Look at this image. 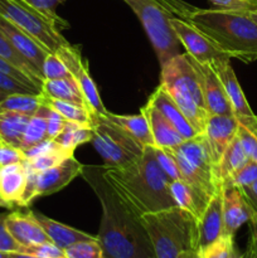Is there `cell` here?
Instances as JSON below:
<instances>
[{
    "instance_id": "6da1fadb",
    "label": "cell",
    "mask_w": 257,
    "mask_h": 258,
    "mask_svg": "<svg viewBox=\"0 0 257 258\" xmlns=\"http://www.w3.org/2000/svg\"><path fill=\"white\" fill-rule=\"evenodd\" d=\"M86 181L100 199V229L97 237L105 258H156L150 236L140 217L121 202L103 178L102 168L85 166Z\"/></svg>"
},
{
    "instance_id": "7a4b0ae2",
    "label": "cell",
    "mask_w": 257,
    "mask_h": 258,
    "mask_svg": "<svg viewBox=\"0 0 257 258\" xmlns=\"http://www.w3.org/2000/svg\"><path fill=\"white\" fill-rule=\"evenodd\" d=\"M102 174L121 202L139 217L176 207L169 189L170 180L156 160L155 146H146L126 165L102 166Z\"/></svg>"
},
{
    "instance_id": "3957f363",
    "label": "cell",
    "mask_w": 257,
    "mask_h": 258,
    "mask_svg": "<svg viewBox=\"0 0 257 258\" xmlns=\"http://www.w3.org/2000/svg\"><path fill=\"white\" fill-rule=\"evenodd\" d=\"M175 17L201 30L228 58L244 63L257 60V23L249 13L222 9H198L171 0Z\"/></svg>"
},
{
    "instance_id": "277c9868",
    "label": "cell",
    "mask_w": 257,
    "mask_h": 258,
    "mask_svg": "<svg viewBox=\"0 0 257 258\" xmlns=\"http://www.w3.org/2000/svg\"><path fill=\"white\" fill-rule=\"evenodd\" d=\"M156 258H183L197 249V219L179 207L140 217Z\"/></svg>"
},
{
    "instance_id": "5b68a950",
    "label": "cell",
    "mask_w": 257,
    "mask_h": 258,
    "mask_svg": "<svg viewBox=\"0 0 257 258\" xmlns=\"http://www.w3.org/2000/svg\"><path fill=\"white\" fill-rule=\"evenodd\" d=\"M189 122L199 134L206 128L208 112L201 83L188 53H180L161 67V82Z\"/></svg>"
},
{
    "instance_id": "8992f818",
    "label": "cell",
    "mask_w": 257,
    "mask_h": 258,
    "mask_svg": "<svg viewBox=\"0 0 257 258\" xmlns=\"http://www.w3.org/2000/svg\"><path fill=\"white\" fill-rule=\"evenodd\" d=\"M143 24L160 66L180 54V40L174 32L171 19L175 15L171 0H126Z\"/></svg>"
},
{
    "instance_id": "52a82bcc",
    "label": "cell",
    "mask_w": 257,
    "mask_h": 258,
    "mask_svg": "<svg viewBox=\"0 0 257 258\" xmlns=\"http://www.w3.org/2000/svg\"><path fill=\"white\" fill-rule=\"evenodd\" d=\"M168 150L173 155L183 180L189 185L211 198L222 188V183L216 176V166L212 161L203 134L184 140L180 145Z\"/></svg>"
},
{
    "instance_id": "ba28073f",
    "label": "cell",
    "mask_w": 257,
    "mask_h": 258,
    "mask_svg": "<svg viewBox=\"0 0 257 258\" xmlns=\"http://www.w3.org/2000/svg\"><path fill=\"white\" fill-rule=\"evenodd\" d=\"M92 127L93 138L91 143L103 159L105 168L126 165L141 155L145 149L105 115L93 113Z\"/></svg>"
},
{
    "instance_id": "9c48e42d",
    "label": "cell",
    "mask_w": 257,
    "mask_h": 258,
    "mask_svg": "<svg viewBox=\"0 0 257 258\" xmlns=\"http://www.w3.org/2000/svg\"><path fill=\"white\" fill-rule=\"evenodd\" d=\"M0 15L28 33L49 53L70 44L60 30L25 0H0Z\"/></svg>"
},
{
    "instance_id": "30bf717a",
    "label": "cell",
    "mask_w": 257,
    "mask_h": 258,
    "mask_svg": "<svg viewBox=\"0 0 257 258\" xmlns=\"http://www.w3.org/2000/svg\"><path fill=\"white\" fill-rule=\"evenodd\" d=\"M25 168V166H24ZM85 165L73 155L68 156L58 165L40 173L25 169L27 171V188L22 201V207H28L34 199L43 196L57 193L71 183L76 176L82 174Z\"/></svg>"
},
{
    "instance_id": "8fae6325",
    "label": "cell",
    "mask_w": 257,
    "mask_h": 258,
    "mask_svg": "<svg viewBox=\"0 0 257 258\" xmlns=\"http://www.w3.org/2000/svg\"><path fill=\"white\" fill-rule=\"evenodd\" d=\"M55 54L65 63L73 80L77 82L78 87H80L83 96H85L86 102H87L90 110L96 115H106L107 110H106L105 105L101 100L97 86H96L92 77H91L87 60L83 59L82 55H81L80 48L75 47L70 43L68 45L59 48L55 52Z\"/></svg>"
},
{
    "instance_id": "7c38bea8",
    "label": "cell",
    "mask_w": 257,
    "mask_h": 258,
    "mask_svg": "<svg viewBox=\"0 0 257 258\" xmlns=\"http://www.w3.org/2000/svg\"><path fill=\"white\" fill-rule=\"evenodd\" d=\"M213 70L218 75L222 85H223L226 95L231 102L234 117L238 120L241 125L248 128L252 134H257V116L254 115L252 108L249 107L246 100L241 85H239L237 76L229 63V58H221L211 63Z\"/></svg>"
},
{
    "instance_id": "4fadbf2b",
    "label": "cell",
    "mask_w": 257,
    "mask_h": 258,
    "mask_svg": "<svg viewBox=\"0 0 257 258\" xmlns=\"http://www.w3.org/2000/svg\"><path fill=\"white\" fill-rule=\"evenodd\" d=\"M174 32L178 35L181 45L185 48L186 53L199 63H212L216 59L228 58L226 54L217 49L216 45L194 25L181 18L174 17L171 19ZM231 59V58H229Z\"/></svg>"
},
{
    "instance_id": "5bb4252c",
    "label": "cell",
    "mask_w": 257,
    "mask_h": 258,
    "mask_svg": "<svg viewBox=\"0 0 257 258\" xmlns=\"http://www.w3.org/2000/svg\"><path fill=\"white\" fill-rule=\"evenodd\" d=\"M189 55V54H188ZM201 83L204 103L208 115H233L231 102L226 95L223 85L211 63H199L189 55Z\"/></svg>"
},
{
    "instance_id": "9a60e30c",
    "label": "cell",
    "mask_w": 257,
    "mask_h": 258,
    "mask_svg": "<svg viewBox=\"0 0 257 258\" xmlns=\"http://www.w3.org/2000/svg\"><path fill=\"white\" fill-rule=\"evenodd\" d=\"M238 127V120L232 115L208 116L203 135L214 166H217L226 149L236 138Z\"/></svg>"
},
{
    "instance_id": "2e32d148",
    "label": "cell",
    "mask_w": 257,
    "mask_h": 258,
    "mask_svg": "<svg viewBox=\"0 0 257 258\" xmlns=\"http://www.w3.org/2000/svg\"><path fill=\"white\" fill-rule=\"evenodd\" d=\"M0 32L9 39L13 47L34 67L37 75L44 82L43 63H44V59L49 54V52L44 47H42L34 38L30 37L28 33H25L24 30L20 29L19 27L13 24L12 22L5 19L2 15H0Z\"/></svg>"
},
{
    "instance_id": "e0dca14e",
    "label": "cell",
    "mask_w": 257,
    "mask_h": 258,
    "mask_svg": "<svg viewBox=\"0 0 257 258\" xmlns=\"http://www.w3.org/2000/svg\"><path fill=\"white\" fill-rule=\"evenodd\" d=\"M224 234L223 194L222 188L214 193L202 216L197 219V249L206 248Z\"/></svg>"
},
{
    "instance_id": "ac0fdd59",
    "label": "cell",
    "mask_w": 257,
    "mask_h": 258,
    "mask_svg": "<svg viewBox=\"0 0 257 258\" xmlns=\"http://www.w3.org/2000/svg\"><path fill=\"white\" fill-rule=\"evenodd\" d=\"M5 224L13 238L22 247L50 242L32 211L8 213Z\"/></svg>"
},
{
    "instance_id": "d6986e66",
    "label": "cell",
    "mask_w": 257,
    "mask_h": 258,
    "mask_svg": "<svg viewBox=\"0 0 257 258\" xmlns=\"http://www.w3.org/2000/svg\"><path fill=\"white\" fill-rule=\"evenodd\" d=\"M223 194V221L224 234L234 237L237 231L248 223L252 211L247 206L241 190L229 183H222Z\"/></svg>"
},
{
    "instance_id": "ffe728a7",
    "label": "cell",
    "mask_w": 257,
    "mask_h": 258,
    "mask_svg": "<svg viewBox=\"0 0 257 258\" xmlns=\"http://www.w3.org/2000/svg\"><path fill=\"white\" fill-rule=\"evenodd\" d=\"M148 102H150L176 128V131L185 140H189V139H193L197 135H199L198 131L194 128V126L184 116L179 106L176 105L175 101L169 95V92L163 85H159L158 88L151 93Z\"/></svg>"
},
{
    "instance_id": "44dd1931",
    "label": "cell",
    "mask_w": 257,
    "mask_h": 258,
    "mask_svg": "<svg viewBox=\"0 0 257 258\" xmlns=\"http://www.w3.org/2000/svg\"><path fill=\"white\" fill-rule=\"evenodd\" d=\"M27 188V171L22 163L0 166V196L9 209L22 207Z\"/></svg>"
},
{
    "instance_id": "7402d4cb",
    "label": "cell",
    "mask_w": 257,
    "mask_h": 258,
    "mask_svg": "<svg viewBox=\"0 0 257 258\" xmlns=\"http://www.w3.org/2000/svg\"><path fill=\"white\" fill-rule=\"evenodd\" d=\"M141 113L148 120L156 148L173 149L185 140L150 102H146V105L141 107Z\"/></svg>"
},
{
    "instance_id": "603a6c76",
    "label": "cell",
    "mask_w": 257,
    "mask_h": 258,
    "mask_svg": "<svg viewBox=\"0 0 257 258\" xmlns=\"http://www.w3.org/2000/svg\"><path fill=\"white\" fill-rule=\"evenodd\" d=\"M169 189L176 207L188 212L196 219H198L208 206L211 197L197 190L184 180H173L169 183Z\"/></svg>"
},
{
    "instance_id": "cb8c5ba5",
    "label": "cell",
    "mask_w": 257,
    "mask_h": 258,
    "mask_svg": "<svg viewBox=\"0 0 257 258\" xmlns=\"http://www.w3.org/2000/svg\"><path fill=\"white\" fill-rule=\"evenodd\" d=\"M33 213H34V217L39 222L42 228L44 229L49 241L57 247H59V248L65 249L68 246H71V244L76 243V242L96 238L95 236H91V234L85 233V232L78 231V229L72 228V227L59 223V222L54 221V219L48 218L44 214L38 213V212H33Z\"/></svg>"
},
{
    "instance_id": "d4e9b609",
    "label": "cell",
    "mask_w": 257,
    "mask_h": 258,
    "mask_svg": "<svg viewBox=\"0 0 257 258\" xmlns=\"http://www.w3.org/2000/svg\"><path fill=\"white\" fill-rule=\"evenodd\" d=\"M42 93H44L48 97L76 103V105L83 106L90 110L82 91L80 90L77 82L73 80L72 76L67 78H60V80H44L42 86Z\"/></svg>"
},
{
    "instance_id": "484cf974",
    "label": "cell",
    "mask_w": 257,
    "mask_h": 258,
    "mask_svg": "<svg viewBox=\"0 0 257 258\" xmlns=\"http://www.w3.org/2000/svg\"><path fill=\"white\" fill-rule=\"evenodd\" d=\"M106 117L120 126L133 139H135L144 148L146 146H155L148 120L143 113L140 115H116L112 112H106Z\"/></svg>"
},
{
    "instance_id": "4316f807",
    "label": "cell",
    "mask_w": 257,
    "mask_h": 258,
    "mask_svg": "<svg viewBox=\"0 0 257 258\" xmlns=\"http://www.w3.org/2000/svg\"><path fill=\"white\" fill-rule=\"evenodd\" d=\"M30 117L17 112H0V144L20 149Z\"/></svg>"
},
{
    "instance_id": "83f0119b",
    "label": "cell",
    "mask_w": 257,
    "mask_h": 258,
    "mask_svg": "<svg viewBox=\"0 0 257 258\" xmlns=\"http://www.w3.org/2000/svg\"><path fill=\"white\" fill-rule=\"evenodd\" d=\"M248 156H247L246 151L242 148V144L239 141V139L236 138L232 140V143L229 144L228 148L226 149V151L222 155L221 160L217 164L216 166V176L219 181H224L237 170V169L241 168L243 164H246L248 161Z\"/></svg>"
},
{
    "instance_id": "f1b7e54d",
    "label": "cell",
    "mask_w": 257,
    "mask_h": 258,
    "mask_svg": "<svg viewBox=\"0 0 257 258\" xmlns=\"http://www.w3.org/2000/svg\"><path fill=\"white\" fill-rule=\"evenodd\" d=\"M43 106L42 93H10L0 101V112H17L33 116Z\"/></svg>"
},
{
    "instance_id": "f546056e",
    "label": "cell",
    "mask_w": 257,
    "mask_h": 258,
    "mask_svg": "<svg viewBox=\"0 0 257 258\" xmlns=\"http://www.w3.org/2000/svg\"><path fill=\"white\" fill-rule=\"evenodd\" d=\"M43 105L53 108L57 111L60 116L71 122L80 123V125H88L92 126L93 123V112H91L87 107L76 105V103L66 102V101L55 100V98L48 97L44 93H42Z\"/></svg>"
},
{
    "instance_id": "4dcf8cb0",
    "label": "cell",
    "mask_w": 257,
    "mask_h": 258,
    "mask_svg": "<svg viewBox=\"0 0 257 258\" xmlns=\"http://www.w3.org/2000/svg\"><path fill=\"white\" fill-rule=\"evenodd\" d=\"M93 138V127L88 125H80L68 121L65 130L54 139L60 149L68 154L75 153L76 148L82 144L90 143Z\"/></svg>"
},
{
    "instance_id": "1f68e13d",
    "label": "cell",
    "mask_w": 257,
    "mask_h": 258,
    "mask_svg": "<svg viewBox=\"0 0 257 258\" xmlns=\"http://www.w3.org/2000/svg\"><path fill=\"white\" fill-rule=\"evenodd\" d=\"M45 115H47V106L43 105L37 111V113L29 118V122H28L27 127H25L24 135H23L22 146H20L22 150H27V149L47 140L48 128Z\"/></svg>"
},
{
    "instance_id": "d6a6232c",
    "label": "cell",
    "mask_w": 257,
    "mask_h": 258,
    "mask_svg": "<svg viewBox=\"0 0 257 258\" xmlns=\"http://www.w3.org/2000/svg\"><path fill=\"white\" fill-rule=\"evenodd\" d=\"M0 58H3L4 60L9 62L10 64H13L14 67H17L18 70H20L22 72H24L28 77L32 78L33 82L37 83L38 86L42 87L43 86V80L37 75L34 67L13 47L12 43L9 42L7 37L0 32Z\"/></svg>"
},
{
    "instance_id": "836d02e7",
    "label": "cell",
    "mask_w": 257,
    "mask_h": 258,
    "mask_svg": "<svg viewBox=\"0 0 257 258\" xmlns=\"http://www.w3.org/2000/svg\"><path fill=\"white\" fill-rule=\"evenodd\" d=\"M201 258H241L242 253L238 251L234 242V237L223 234L217 241L198 252Z\"/></svg>"
},
{
    "instance_id": "e575fe53",
    "label": "cell",
    "mask_w": 257,
    "mask_h": 258,
    "mask_svg": "<svg viewBox=\"0 0 257 258\" xmlns=\"http://www.w3.org/2000/svg\"><path fill=\"white\" fill-rule=\"evenodd\" d=\"M63 251L66 258H105L103 249L97 237L87 241L76 242Z\"/></svg>"
},
{
    "instance_id": "d590c367",
    "label": "cell",
    "mask_w": 257,
    "mask_h": 258,
    "mask_svg": "<svg viewBox=\"0 0 257 258\" xmlns=\"http://www.w3.org/2000/svg\"><path fill=\"white\" fill-rule=\"evenodd\" d=\"M25 2H27L30 7L34 8L35 10H38L40 14L44 15L45 18H48V19H49L59 30L68 27L67 22L60 19V18L58 17L57 12H55L58 5L65 3L66 0H25Z\"/></svg>"
},
{
    "instance_id": "8d00e7d4",
    "label": "cell",
    "mask_w": 257,
    "mask_h": 258,
    "mask_svg": "<svg viewBox=\"0 0 257 258\" xmlns=\"http://www.w3.org/2000/svg\"><path fill=\"white\" fill-rule=\"evenodd\" d=\"M71 155H73V154H68L66 151H58V153L38 156V158L32 159V160H24L23 165L25 166V169H29V170L35 171V173H40V171H44L47 169L58 165L60 161H63Z\"/></svg>"
},
{
    "instance_id": "74e56055",
    "label": "cell",
    "mask_w": 257,
    "mask_h": 258,
    "mask_svg": "<svg viewBox=\"0 0 257 258\" xmlns=\"http://www.w3.org/2000/svg\"><path fill=\"white\" fill-rule=\"evenodd\" d=\"M257 180V163L253 160H248L246 164L237 169L227 180L222 181V183H229L232 185L237 186H244L248 184L253 183Z\"/></svg>"
},
{
    "instance_id": "f35d334b",
    "label": "cell",
    "mask_w": 257,
    "mask_h": 258,
    "mask_svg": "<svg viewBox=\"0 0 257 258\" xmlns=\"http://www.w3.org/2000/svg\"><path fill=\"white\" fill-rule=\"evenodd\" d=\"M71 77L70 71L55 53H49L43 63V78L44 80H60Z\"/></svg>"
},
{
    "instance_id": "ab89813d",
    "label": "cell",
    "mask_w": 257,
    "mask_h": 258,
    "mask_svg": "<svg viewBox=\"0 0 257 258\" xmlns=\"http://www.w3.org/2000/svg\"><path fill=\"white\" fill-rule=\"evenodd\" d=\"M155 156L156 160H158V164L160 165L161 170L165 173V175L168 176L169 180H183L180 170H179L173 155H171L170 151H169L168 149H160L155 146Z\"/></svg>"
},
{
    "instance_id": "60d3db41",
    "label": "cell",
    "mask_w": 257,
    "mask_h": 258,
    "mask_svg": "<svg viewBox=\"0 0 257 258\" xmlns=\"http://www.w3.org/2000/svg\"><path fill=\"white\" fill-rule=\"evenodd\" d=\"M17 253L30 254V256L39 258H66L65 251L52 242H45V243L32 244V246L20 247V251Z\"/></svg>"
},
{
    "instance_id": "b9f144b4",
    "label": "cell",
    "mask_w": 257,
    "mask_h": 258,
    "mask_svg": "<svg viewBox=\"0 0 257 258\" xmlns=\"http://www.w3.org/2000/svg\"><path fill=\"white\" fill-rule=\"evenodd\" d=\"M0 90L9 95L10 93H32V95L42 93V88L25 85V83L13 78L12 76L4 73L3 71H0Z\"/></svg>"
},
{
    "instance_id": "7bdbcfd3",
    "label": "cell",
    "mask_w": 257,
    "mask_h": 258,
    "mask_svg": "<svg viewBox=\"0 0 257 258\" xmlns=\"http://www.w3.org/2000/svg\"><path fill=\"white\" fill-rule=\"evenodd\" d=\"M216 9L233 10V12H257V0H209Z\"/></svg>"
},
{
    "instance_id": "ee69618b",
    "label": "cell",
    "mask_w": 257,
    "mask_h": 258,
    "mask_svg": "<svg viewBox=\"0 0 257 258\" xmlns=\"http://www.w3.org/2000/svg\"><path fill=\"white\" fill-rule=\"evenodd\" d=\"M237 138L241 141L242 148L244 149L249 160H253L257 163V136L239 123Z\"/></svg>"
},
{
    "instance_id": "f6af8a7d",
    "label": "cell",
    "mask_w": 257,
    "mask_h": 258,
    "mask_svg": "<svg viewBox=\"0 0 257 258\" xmlns=\"http://www.w3.org/2000/svg\"><path fill=\"white\" fill-rule=\"evenodd\" d=\"M8 213H0V251L8 253H17L20 251V244L15 241L9 233L5 224V218Z\"/></svg>"
},
{
    "instance_id": "bcb514c9",
    "label": "cell",
    "mask_w": 257,
    "mask_h": 258,
    "mask_svg": "<svg viewBox=\"0 0 257 258\" xmlns=\"http://www.w3.org/2000/svg\"><path fill=\"white\" fill-rule=\"evenodd\" d=\"M58 151H65L60 149V146L55 143L54 140H50V139H47V140L42 141V143L37 144V145L32 146V148L27 149V150H23L25 156V160H32V159L38 158V156L47 155V154L52 153H58ZM67 153V151H66Z\"/></svg>"
},
{
    "instance_id": "7dc6e473",
    "label": "cell",
    "mask_w": 257,
    "mask_h": 258,
    "mask_svg": "<svg viewBox=\"0 0 257 258\" xmlns=\"http://www.w3.org/2000/svg\"><path fill=\"white\" fill-rule=\"evenodd\" d=\"M47 128H48V139L50 140H54L63 130H65L66 125H67L68 121L66 120L63 116H60L57 111H54L53 108L48 107L47 106Z\"/></svg>"
},
{
    "instance_id": "c3c4849f",
    "label": "cell",
    "mask_w": 257,
    "mask_h": 258,
    "mask_svg": "<svg viewBox=\"0 0 257 258\" xmlns=\"http://www.w3.org/2000/svg\"><path fill=\"white\" fill-rule=\"evenodd\" d=\"M24 160L25 156L22 149L0 144V166L22 163Z\"/></svg>"
},
{
    "instance_id": "681fc988",
    "label": "cell",
    "mask_w": 257,
    "mask_h": 258,
    "mask_svg": "<svg viewBox=\"0 0 257 258\" xmlns=\"http://www.w3.org/2000/svg\"><path fill=\"white\" fill-rule=\"evenodd\" d=\"M242 196H243L244 201H246L247 206L249 207L253 213L257 214V180L253 183L248 184V185L239 186Z\"/></svg>"
},
{
    "instance_id": "f907efd6",
    "label": "cell",
    "mask_w": 257,
    "mask_h": 258,
    "mask_svg": "<svg viewBox=\"0 0 257 258\" xmlns=\"http://www.w3.org/2000/svg\"><path fill=\"white\" fill-rule=\"evenodd\" d=\"M249 224V238L248 241L253 244L254 249L257 252V214L252 212L251 218L248 221Z\"/></svg>"
},
{
    "instance_id": "816d5d0a",
    "label": "cell",
    "mask_w": 257,
    "mask_h": 258,
    "mask_svg": "<svg viewBox=\"0 0 257 258\" xmlns=\"http://www.w3.org/2000/svg\"><path fill=\"white\" fill-rule=\"evenodd\" d=\"M241 258H257L256 249H254L253 244H252L249 241H248V243H247L246 251H244L243 253H242V257Z\"/></svg>"
},
{
    "instance_id": "f5cc1de1",
    "label": "cell",
    "mask_w": 257,
    "mask_h": 258,
    "mask_svg": "<svg viewBox=\"0 0 257 258\" xmlns=\"http://www.w3.org/2000/svg\"><path fill=\"white\" fill-rule=\"evenodd\" d=\"M183 258H201V257H199L198 251H190L188 252V253L184 254Z\"/></svg>"
},
{
    "instance_id": "db71d44e",
    "label": "cell",
    "mask_w": 257,
    "mask_h": 258,
    "mask_svg": "<svg viewBox=\"0 0 257 258\" xmlns=\"http://www.w3.org/2000/svg\"><path fill=\"white\" fill-rule=\"evenodd\" d=\"M12 258H39V257H34V256H30V254H24V253H13Z\"/></svg>"
},
{
    "instance_id": "11a10c76",
    "label": "cell",
    "mask_w": 257,
    "mask_h": 258,
    "mask_svg": "<svg viewBox=\"0 0 257 258\" xmlns=\"http://www.w3.org/2000/svg\"><path fill=\"white\" fill-rule=\"evenodd\" d=\"M13 253H8V252H2L0 251V258H12Z\"/></svg>"
},
{
    "instance_id": "9f6ffc18",
    "label": "cell",
    "mask_w": 257,
    "mask_h": 258,
    "mask_svg": "<svg viewBox=\"0 0 257 258\" xmlns=\"http://www.w3.org/2000/svg\"><path fill=\"white\" fill-rule=\"evenodd\" d=\"M0 207H3V208H8V209H9V207H8V204L5 203L4 199L2 198V196H0Z\"/></svg>"
},
{
    "instance_id": "6f0895ef",
    "label": "cell",
    "mask_w": 257,
    "mask_h": 258,
    "mask_svg": "<svg viewBox=\"0 0 257 258\" xmlns=\"http://www.w3.org/2000/svg\"><path fill=\"white\" fill-rule=\"evenodd\" d=\"M8 95H9V93H5V92H3L2 90H0V101H2L3 98H5V97H7Z\"/></svg>"
},
{
    "instance_id": "680465c9",
    "label": "cell",
    "mask_w": 257,
    "mask_h": 258,
    "mask_svg": "<svg viewBox=\"0 0 257 258\" xmlns=\"http://www.w3.org/2000/svg\"><path fill=\"white\" fill-rule=\"evenodd\" d=\"M249 15H251L252 19L257 23V13H249Z\"/></svg>"
},
{
    "instance_id": "91938a15",
    "label": "cell",
    "mask_w": 257,
    "mask_h": 258,
    "mask_svg": "<svg viewBox=\"0 0 257 258\" xmlns=\"http://www.w3.org/2000/svg\"><path fill=\"white\" fill-rule=\"evenodd\" d=\"M123 2H126V0H123Z\"/></svg>"
},
{
    "instance_id": "94428289",
    "label": "cell",
    "mask_w": 257,
    "mask_h": 258,
    "mask_svg": "<svg viewBox=\"0 0 257 258\" xmlns=\"http://www.w3.org/2000/svg\"><path fill=\"white\" fill-rule=\"evenodd\" d=\"M254 13H257V12H254Z\"/></svg>"
},
{
    "instance_id": "6125c7cd",
    "label": "cell",
    "mask_w": 257,
    "mask_h": 258,
    "mask_svg": "<svg viewBox=\"0 0 257 258\" xmlns=\"http://www.w3.org/2000/svg\"><path fill=\"white\" fill-rule=\"evenodd\" d=\"M256 136H257V134H256Z\"/></svg>"
}]
</instances>
